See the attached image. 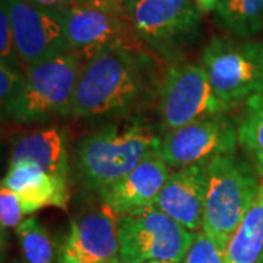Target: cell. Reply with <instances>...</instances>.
Here are the masks:
<instances>
[{"label": "cell", "mask_w": 263, "mask_h": 263, "mask_svg": "<svg viewBox=\"0 0 263 263\" xmlns=\"http://www.w3.org/2000/svg\"><path fill=\"white\" fill-rule=\"evenodd\" d=\"M154 67L139 48L114 47L84 60L70 116L100 120L136 111L154 95Z\"/></svg>", "instance_id": "6da1fadb"}, {"label": "cell", "mask_w": 263, "mask_h": 263, "mask_svg": "<svg viewBox=\"0 0 263 263\" xmlns=\"http://www.w3.org/2000/svg\"><path fill=\"white\" fill-rule=\"evenodd\" d=\"M161 138L146 122L110 123L82 136L75 146L76 179L89 193H100L160 149Z\"/></svg>", "instance_id": "7a4b0ae2"}, {"label": "cell", "mask_w": 263, "mask_h": 263, "mask_svg": "<svg viewBox=\"0 0 263 263\" xmlns=\"http://www.w3.org/2000/svg\"><path fill=\"white\" fill-rule=\"evenodd\" d=\"M238 151L208 161L206 199L202 231L224 252L237 227L253 205L262 179L250 160Z\"/></svg>", "instance_id": "3957f363"}, {"label": "cell", "mask_w": 263, "mask_h": 263, "mask_svg": "<svg viewBox=\"0 0 263 263\" xmlns=\"http://www.w3.org/2000/svg\"><path fill=\"white\" fill-rule=\"evenodd\" d=\"M202 67L228 110L263 91V41L215 35L200 53Z\"/></svg>", "instance_id": "277c9868"}, {"label": "cell", "mask_w": 263, "mask_h": 263, "mask_svg": "<svg viewBox=\"0 0 263 263\" xmlns=\"http://www.w3.org/2000/svg\"><path fill=\"white\" fill-rule=\"evenodd\" d=\"M84 59L67 51L25 69V85L15 103L2 114L3 120L40 123L56 116H70Z\"/></svg>", "instance_id": "5b68a950"}, {"label": "cell", "mask_w": 263, "mask_h": 263, "mask_svg": "<svg viewBox=\"0 0 263 263\" xmlns=\"http://www.w3.org/2000/svg\"><path fill=\"white\" fill-rule=\"evenodd\" d=\"M59 13L69 51L84 60L107 48H139L142 43L132 25L126 0H81Z\"/></svg>", "instance_id": "8992f818"}, {"label": "cell", "mask_w": 263, "mask_h": 263, "mask_svg": "<svg viewBox=\"0 0 263 263\" xmlns=\"http://www.w3.org/2000/svg\"><path fill=\"white\" fill-rule=\"evenodd\" d=\"M132 25L142 44L165 59H176L200 35L196 0H126Z\"/></svg>", "instance_id": "52a82bcc"}, {"label": "cell", "mask_w": 263, "mask_h": 263, "mask_svg": "<svg viewBox=\"0 0 263 263\" xmlns=\"http://www.w3.org/2000/svg\"><path fill=\"white\" fill-rule=\"evenodd\" d=\"M195 233L180 226L158 208L148 206L119 216V241L123 263L152 260L184 263Z\"/></svg>", "instance_id": "ba28073f"}, {"label": "cell", "mask_w": 263, "mask_h": 263, "mask_svg": "<svg viewBox=\"0 0 263 263\" xmlns=\"http://www.w3.org/2000/svg\"><path fill=\"white\" fill-rule=\"evenodd\" d=\"M158 111L164 133L208 116L226 114L200 63L176 60L158 85Z\"/></svg>", "instance_id": "9c48e42d"}, {"label": "cell", "mask_w": 263, "mask_h": 263, "mask_svg": "<svg viewBox=\"0 0 263 263\" xmlns=\"http://www.w3.org/2000/svg\"><path fill=\"white\" fill-rule=\"evenodd\" d=\"M237 149V126L226 114H215L164 133L158 155L170 168L179 170Z\"/></svg>", "instance_id": "30bf717a"}, {"label": "cell", "mask_w": 263, "mask_h": 263, "mask_svg": "<svg viewBox=\"0 0 263 263\" xmlns=\"http://www.w3.org/2000/svg\"><path fill=\"white\" fill-rule=\"evenodd\" d=\"M8 10L19 57L27 69L69 51L59 12L38 8L28 0H0Z\"/></svg>", "instance_id": "8fae6325"}, {"label": "cell", "mask_w": 263, "mask_h": 263, "mask_svg": "<svg viewBox=\"0 0 263 263\" xmlns=\"http://www.w3.org/2000/svg\"><path fill=\"white\" fill-rule=\"evenodd\" d=\"M171 176L168 164L157 154H152L132 170L123 179L98 193L100 202L116 216L154 206L161 190Z\"/></svg>", "instance_id": "7c38bea8"}, {"label": "cell", "mask_w": 263, "mask_h": 263, "mask_svg": "<svg viewBox=\"0 0 263 263\" xmlns=\"http://www.w3.org/2000/svg\"><path fill=\"white\" fill-rule=\"evenodd\" d=\"M206 164H193L171 173L154 203V206L192 233L202 230L206 199Z\"/></svg>", "instance_id": "4fadbf2b"}, {"label": "cell", "mask_w": 263, "mask_h": 263, "mask_svg": "<svg viewBox=\"0 0 263 263\" xmlns=\"http://www.w3.org/2000/svg\"><path fill=\"white\" fill-rule=\"evenodd\" d=\"M66 241L85 263L122 262L119 216L101 202L72 221Z\"/></svg>", "instance_id": "5bb4252c"}, {"label": "cell", "mask_w": 263, "mask_h": 263, "mask_svg": "<svg viewBox=\"0 0 263 263\" xmlns=\"http://www.w3.org/2000/svg\"><path fill=\"white\" fill-rule=\"evenodd\" d=\"M2 187L18 195L27 216L47 206L66 209L69 203L67 180L51 176L40 165L27 160L9 161Z\"/></svg>", "instance_id": "9a60e30c"}, {"label": "cell", "mask_w": 263, "mask_h": 263, "mask_svg": "<svg viewBox=\"0 0 263 263\" xmlns=\"http://www.w3.org/2000/svg\"><path fill=\"white\" fill-rule=\"evenodd\" d=\"M27 160L40 165L51 176L69 179V152L66 132L60 127H43L18 136L10 161Z\"/></svg>", "instance_id": "2e32d148"}, {"label": "cell", "mask_w": 263, "mask_h": 263, "mask_svg": "<svg viewBox=\"0 0 263 263\" xmlns=\"http://www.w3.org/2000/svg\"><path fill=\"white\" fill-rule=\"evenodd\" d=\"M263 253V180L253 205L237 227L226 250V263H257Z\"/></svg>", "instance_id": "e0dca14e"}, {"label": "cell", "mask_w": 263, "mask_h": 263, "mask_svg": "<svg viewBox=\"0 0 263 263\" xmlns=\"http://www.w3.org/2000/svg\"><path fill=\"white\" fill-rule=\"evenodd\" d=\"M212 13L228 35L253 38L263 31V0H216Z\"/></svg>", "instance_id": "ac0fdd59"}, {"label": "cell", "mask_w": 263, "mask_h": 263, "mask_svg": "<svg viewBox=\"0 0 263 263\" xmlns=\"http://www.w3.org/2000/svg\"><path fill=\"white\" fill-rule=\"evenodd\" d=\"M238 148L253 164L263 180V91L246 101L237 123Z\"/></svg>", "instance_id": "d6986e66"}, {"label": "cell", "mask_w": 263, "mask_h": 263, "mask_svg": "<svg viewBox=\"0 0 263 263\" xmlns=\"http://www.w3.org/2000/svg\"><path fill=\"white\" fill-rule=\"evenodd\" d=\"M24 263H54V245L47 228L35 216L25 218L16 228Z\"/></svg>", "instance_id": "ffe728a7"}, {"label": "cell", "mask_w": 263, "mask_h": 263, "mask_svg": "<svg viewBox=\"0 0 263 263\" xmlns=\"http://www.w3.org/2000/svg\"><path fill=\"white\" fill-rule=\"evenodd\" d=\"M184 263H226V252L200 230L195 233Z\"/></svg>", "instance_id": "44dd1931"}, {"label": "cell", "mask_w": 263, "mask_h": 263, "mask_svg": "<svg viewBox=\"0 0 263 263\" xmlns=\"http://www.w3.org/2000/svg\"><path fill=\"white\" fill-rule=\"evenodd\" d=\"M0 65L25 70L16 48V41L10 25L8 10L2 3H0Z\"/></svg>", "instance_id": "7402d4cb"}, {"label": "cell", "mask_w": 263, "mask_h": 263, "mask_svg": "<svg viewBox=\"0 0 263 263\" xmlns=\"http://www.w3.org/2000/svg\"><path fill=\"white\" fill-rule=\"evenodd\" d=\"M25 209L19 196L9 189H0V227H2V238L6 231L16 230L21 222L25 219Z\"/></svg>", "instance_id": "603a6c76"}, {"label": "cell", "mask_w": 263, "mask_h": 263, "mask_svg": "<svg viewBox=\"0 0 263 263\" xmlns=\"http://www.w3.org/2000/svg\"><path fill=\"white\" fill-rule=\"evenodd\" d=\"M25 85V70L0 65V104L2 114L18 98Z\"/></svg>", "instance_id": "cb8c5ba5"}, {"label": "cell", "mask_w": 263, "mask_h": 263, "mask_svg": "<svg viewBox=\"0 0 263 263\" xmlns=\"http://www.w3.org/2000/svg\"><path fill=\"white\" fill-rule=\"evenodd\" d=\"M28 2L38 6V8L59 12V10H63L66 8L73 6L76 3H79L81 0H28Z\"/></svg>", "instance_id": "d4e9b609"}, {"label": "cell", "mask_w": 263, "mask_h": 263, "mask_svg": "<svg viewBox=\"0 0 263 263\" xmlns=\"http://www.w3.org/2000/svg\"><path fill=\"white\" fill-rule=\"evenodd\" d=\"M59 263H85L75 250L72 249V246L69 245L67 241H63V245L59 250Z\"/></svg>", "instance_id": "484cf974"}, {"label": "cell", "mask_w": 263, "mask_h": 263, "mask_svg": "<svg viewBox=\"0 0 263 263\" xmlns=\"http://www.w3.org/2000/svg\"><path fill=\"white\" fill-rule=\"evenodd\" d=\"M197 5H199V8L200 10L203 12V13H211V12H214V8H215L216 5V0H196Z\"/></svg>", "instance_id": "4316f807"}, {"label": "cell", "mask_w": 263, "mask_h": 263, "mask_svg": "<svg viewBox=\"0 0 263 263\" xmlns=\"http://www.w3.org/2000/svg\"><path fill=\"white\" fill-rule=\"evenodd\" d=\"M148 263H176V262H165V260H152V262Z\"/></svg>", "instance_id": "83f0119b"}, {"label": "cell", "mask_w": 263, "mask_h": 263, "mask_svg": "<svg viewBox=\"0 0 263 263\" xmlns=\"http://www.w3.org/2000/svg\"><path fill=\"white\" fill-rule=\"evenodd\" d=\"M257 263H263V253H262V256H260V259H259V262Z\"/></svg>", "instance_id": "f1b7e54d"}, {"label": "cell", "mask_w": 263, "mask_h": 263, "mask_svg": "<svg viewBox=\"0 0 263 263\" xmlns=\"http://www.w3.org/2000/svg\"><path fill=\"white\" fill-rule=\"evenodd\" d=\"M10 263H24L22 260H13V262H10Z\"/></svg>", "instance_id": "f546056e"}, {"label": "cell", "mask_w": 263, "mask_h": 263, "mask_svg": "<svg viewBox=\"0 0 263 263\" xmlns=\"http://www.w3.org/2000/svg\"><path fill=\"white\" fill-rule=\"evenodd\" d=\"M120 263H123V262H120Z\"/></svg>", "instance_id": "4dcf8cb0"}]
</instances>
